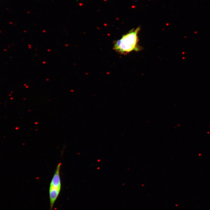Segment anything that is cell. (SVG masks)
Returning a JSON list of instances; mask_svg holds the SVG:
<instances>
[{
	"label": "cell",
	"mask_w": 210,
	"mask_h": 210,
	"mask_svg": "<svg viewBox=\"0 0 210 210\" xmlns=\"http://www.w3.org/2000/svg\"><path fill=\"white\" fill-rule=\"evenodd\" d=\"M141 28H133L122 38L114 42L113 49L119 54L126 55L131 52H138L142 50V47L138 44V34Z\"/></svg>",
	"instance_id": "6da1fadb"
},
{
	"label": "cell",
	"mask_w": 210,
	"mask_h": 210,
	"mask_svg": "<svg viewBox=\"0 0 210 210\" xmlns=\"http://www.w3.org/2000/svg\"><path fill=\"white\" fill-rule=\"evenodd\" d=\"M61 163H59L56 168L54 175L51 182L49 187V198L50 209L52 210L55 202L59 195L61 190L62 183L60 175Z\"/></svg>",
	"instance_id": "7a4b0ae2"
}]
</instances>
